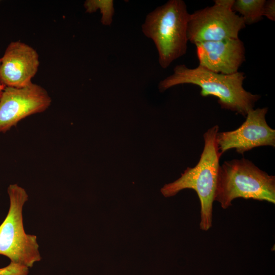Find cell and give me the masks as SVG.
Segmentation results:
<instances>
[{"label": "cell", "instance_id": "obj_1", "mask_svg": "<svg viewBox=\"0 0 275 275\" xmlns=\"http://www.w3.org/2000/svg\"><path fill=\"white\" fill-rule=\"evenodd\" d=\"M244 72L231 74L217 73L200 66L189 68L184 64L176 66L171 75L161 80L158 89L161 92L177 85L192 84L201 88L203 97L213 96L218 98L222 108L246 116L260 98L259 95L246 91L243 87Z\"/></svg>", "mask_w": 275, "mask_h": 275}, {"label": "cell", "instance_id": "obj_2", "mask_svg": "<svg viewBox=\"0 0 275 275\" xmlns=\"http://www.w3.org/2000/svg\"><path fill=\"white\" fill-rule=\"evenodd\" d=\"M218 130L216 125L203 134L204 148L196 166L187 168L179 179L161 189L165 197L174 196L185 188L194 190L201 204L200 228L205 231L212 227L213 203L222 156L216 142Z\"/></svg>", "mask_w": 275, "mask_h": 275}, {"label": "cell", "instance_id": "obj_3", "mask_svg": "<svg viewBox=\"0 0 275 275\" xmlns=\"http://www.w3.org/2000/svg\"><path fill=\"white\" fill-rule=\"evenodd\" d=\"M189 14L183 1L170 0L146 16L142 31L154 42L161 68L186 53Z\"/></svg>", "mask_w": 275, "mask_h": 275}, {"label": "cell", "instance_id": "obj_4", "mask_svg": "<svg viewBox=\"0 0 275 275\" xmlns=\"http://www.w3.org/2000/svg\"><path fill=\"white\" fill-rule=\"evenodd\" d=\"M238 198L274 204V176L244 158L225 161L219 168L214 201L226 209Z\"/></svg>", "mask_w": 275, "mask_h": 275}, {"label": "cell", "instance_id": "obj_5", "mask_svg": "<svg viewBox=\"0 0 275 275\" xmlns=\"http://www.w3.org/2000/svg\"><path fill=\"white\" fill-rule=\"evenodd\" d=\"M10 207L0 225V255L11 261L32 267L41 258L36 235L27 234L24 230L22 208L28 199L25 189L17 184L8 188Z\"/></svg>", "mask_w": 275, "mask_h": 275}, {"label": "cell", "instance_id": "obj_6", "mask_svg": "<svg viewBox=\"0 0 275 275\" xmlns=\"http://www.w3.org/2000/svg\"><path fill=\"white\" fill-rule=\"evenodd\" d=\"M214 2L212 6L189 14L187 34L191 43L238 39L245 28L242 18L232 10L234 0Z\"/></svg>", "mask_w": 275, "mask_h": 275}, {"label": "cell", "instance_id": "obj_7", "mask_svg": "<svg viewBox=\"0 0 275 275\" xmlns=\"http://www.w3.org/2000/svg\"><path fill=\"white\" fill-rule=\"evenodd\" d=\"M51 103L47 91L36 84L21 88L5 87L0 97V133L31 115L45 111Z\"/></svg>", "mask_w": 275, "mask_h": 275}, {"label": "cell", "instance_id": "obj_8", "mask_svg": "<svg viewBox=\"0 0 275 275\" xmlns=\"http://www.w3.org/2000/svg\"><path fill=\"white\" fill-rule=\"evenodd\" d=\"M267 107L253 108L246 115L245 121L235 130L217 132L216 142L220 153L235 149L239 154L260 146L275 147V130L267 124Z\"/></svg>", "mask_w": 275, "mask_h": 275}, {"label": "cell", "instance_id": "obj_9", "mask_svg": "<svg viewBox=\"0 0 275 275\" xmlns=\"http://www.w3.org/2000/svg\"><path fill=\"white\" fill-rule=\"evenodd\" d=\"M1 59L0 84L21 88L32 83L40 65L37 51L20 41L11 42Z\"/></svg>", "mask_w": 275, "mask_h": 275}, {"label": "cell", "instance_id": "obj_10", "mask_svg": "<svg viewBox=\"0 0 275 275\" xmlns=\"http://www.w3.org/2000/svg\"><path fill=\"white\" fill-rule=\"evenodd\" d=\"M195 45L199 66L215 73H236L245 60L244 43L239 38L202 42Z\"/></svg>", "mask_w": 275, "mask_h": 275}, {"label": "cell", "instance_id": "obj_11", "mask_svg": "<svg viewBox=\"0 0 275 275\" xmlns=\"http://www.w3.org/2000/svg\"><path fill=\"white\" fill-rule=\"evenodd\" d=\"M265 0H234L232 10L240 14L244 23L252 24L260 21L263 16Z\"/></svg>", "mask_w": 275, "mask_h": 275}, {"label": "cell", "instance_id": "obj_12", "mask_svg": "<svg viewBox=\"0 0 275 275\" xmlns=\"http://www.w3.org/2000/svg\"><path fill=\"white\" fill-rule=\"evenodd\" d=\"M84 7L88 13H94L99 9L102 15L101 23L107 26L112 24L115 12L113 1L87 0L84 2Z\"/></svg>", "mask_w": 275, "mask_h": 275}, {"label": "cell", "instance_id": "obj_13", "mask_svg": "<svg viewBox=\"0 0 275 275\" xmlns=\"http://www.w3.org/2000/svg\"><path fill=\"white\" fill-rule=\"evenodd\" d=\"M29 267L11 261L7 266L0 268V275H28Z\"/></svg>", "mask_w": 275, "mask_h": 275}, {"label": "cell", "instance_id": "obj_14", "mask_svg": "<svg viewBox=\"0 0 275 275\" xmlns=\"http://www.w3.org/2000/svg\"><path fill=\"white\" fill-rule=\"evenodd\" d=\"M263 16L268 19L275 20V1H266L263 8Z\"/></svg>", "mask_w": 275, "mask_h": 275}, {"label": "cell", "instance_id": "obj_15", "mask_svg": "<svg viewBox=\"0 0 275 275\" xmlns=\"http://www.w3.org/2000/svg\"><path fill=\"white\" fill-rule=\"evenodd\" d=\"M0 64H1V59H0ZM5 88V87L4 86L0 84V97L3 92V91Z\"/></svg>", "mask_w": 275, "mask_h": 275}]
</instances>
